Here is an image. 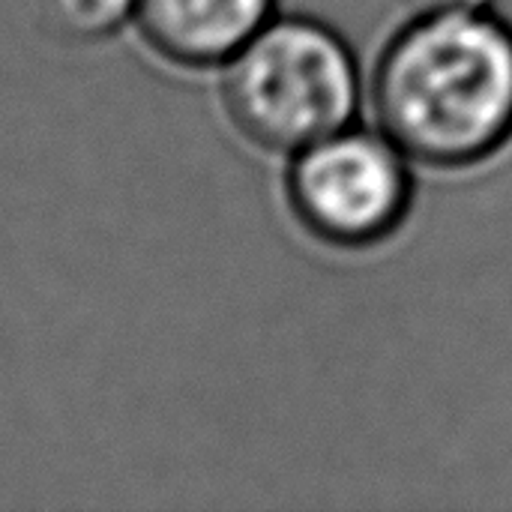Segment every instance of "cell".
Here are the masks:
<instances>
[{
	"instance_id": "6da1fadb",
	"label": "cell",
	"mask_w": 512,
	"mask_h": 512,
	"mask_svg": "<svg viewBox=\"0 0 512 512\" xmlns=\"http://www.w3.org/2000/svg\"><path fill=\"white\" fill-rule=\"evenodd\" d=\"M372 105L408 156L462 168L512 135V27L486 9L423 12L384 51Z\"/></svg>"
},
{
	"instance_id": "7a4b0ae2",
	"label": "cell",
	"mask_w": 512,
	"mask_h": 512,
	"mask_svg": "<svg viewBox=\"0 0 512 512\" xmlns=\"http://www.w3.org/2000/svg\"><path fill=\"white\" fill-rule=\"evenodd\" d=\"M222 99L243 138L294 156L351 126L360 72L345 39L327 24L273 18L225 63Z\"/></svg>"
},
{
	"instance_id": "3957f363",
	"label": "cell",
	"mask_w": 512,
	"mask_h": 512,
	"mask_svg": "<svg viewBox=\"0 0 512 512\" xmlns=\"http://www.w3.org/2000/svg\"><path fill=\"white\" fill-rule=\"evenodd\" d=\"M405 153L378 129L345 126L294 153L288 201L318 240L360 249L399 228L411 204Z\"/></svg>"
},
{
	"instance_id": "277c9868",
	"label": "cell",
	"mask_w": 512,
	"mask_h": 512,
	"mask_svg": "<svg viewBox=\"0 0 512 512\" xmlns=\"http://www.w3.org/2000/svg\"><path fill=\"white\" fill-rule=\"evenodd\" d=\"M276 0H138L135 24L168 63L225 66L273 21Z\"/></svg>"
},
{
	"instance_id": "5b68a950",
	"label": "cell",
	"mask_w": 512,
	"mask_h": 512,
	"mask_svg": "<svg viewBox=\"0 0 512 512\" xmlns=\"http://www.w3.org/2000/svg\"><path fill=\"white\" fill-rule=\"evenodd\" d=\"M33 24L63 45H96L135 21L138 0H27Z\"/></svg>"
},
{
	"instance_id": "8992f818",
	"label": "cell",
	"mask_w": 512,
	"mask_h": 512,
	"mask_svg": "<svg viewBox=\"0 0 512 512\" xmlns=\"http://www.w3.org/2000/svg\"><path fill=\"white\" fill-rule=\"evenodd\" d=\"M414 9L423 12H459V9H486L492 0H408Z\"/></svg>"
}]
</instances>
